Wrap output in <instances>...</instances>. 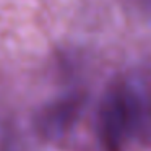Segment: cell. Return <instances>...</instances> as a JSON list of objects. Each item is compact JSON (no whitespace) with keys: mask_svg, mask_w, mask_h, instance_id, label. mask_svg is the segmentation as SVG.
I'll use <instances>...</instances> for the list:
<instances>
[{"mask_svg":"<svg viewBox=\"0 0 151 151\" xmlns=\"http://www.w3.org/2000/svg\"><path fill=\"white\" fill-rule=\"evenodd\" d=\"M96 130L106 151H124L130 141L151 143V83L140 75L115 80L101 98Z\"/></svg>","mask_w":151,"mask_h":151,"instance_id":"6da1fadb","label":"cell"},{"mask_svg":"<svg viewBox=\"0 0 151 151\" xmlns=\"http://www.w3.org/2000/svg\"><path fill=\"white\" fill-rule=\"evenodd\" d=\"M137 5L148 15V17H151V0H137Z\"/></svg>","mask_w":151,"mask_h":151,"instance_id":"3957f363","label":"cell"},{"mask_svg":"<svg viewBox=\"0 0 151 151\" xmlns=\"http://www.w3.org/2000/svg\"><path fill=\"white\" fill-rule=\"evenodd\" d=\"M85 96L81 93H67L47 102L36 117V128L49 141L65 140L81 115Z\"/></svg>","mask_w":151,"mask_h":151,"instance_id":"7a4b0ae2","label":"cell"}]
</instances>
